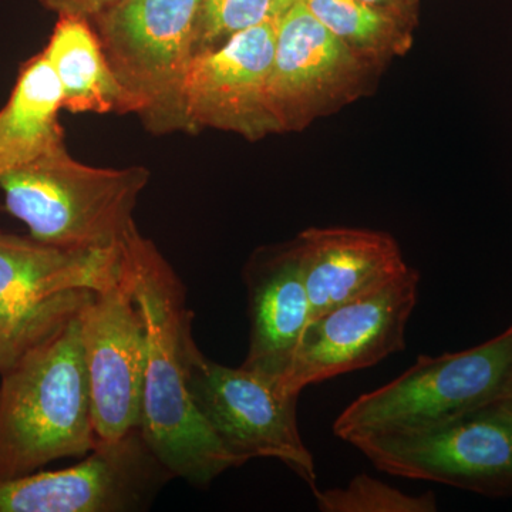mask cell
<instances>
[{
  "label": "cell",
  "mask_w": 512,
  "mask_h": 512,
  "mask_svg": "<svg viewBox=\"0 0 512 512\" xmlns=\"http://www.w3.org/2000/svg\"><path fill=\"white\" fill-rule=\"evenodd\" d=\"M131 266L147 332L141 436L174 478L207 487L242 461L221 443L188 390L185 350L192 339V312L185 306L183 282L141 234Z\"/></svg>",
  "instance_id": "obj_1"
},
{
  "label": "cell",
  "mask_w": 512,
  "mask_h": 512,
  "mask_svg": "<svg viewBox=\"0 0 512 512\" xmlns=\"http://www.w3.org/2000/svg\"><path fill=\"white\" fill-rule=\"evenodd\" d=\"M82 306L0 373V480L84 456L99 444L84 362Z\"/></svg>",
  "instance_id": "obj_2"
},
{
  "label": "cell",
  "mask_w": 512,
  "mask_h": 512,
  "mask_svg": "<svg viewBox=\"0 0 512 512\" xmlns=\"http://www.w3.org/2000/svg\"><path fill=\"white\" fill-rule=\"evenodd\" d=\"M146 167L99 168L70 156L64 143L0 175L9 214L45 244L79 251H121L140 234L134 211Z\"/></svg>",
  "instance_id": "obj_3"
},
{
  "label": "cell",
  "mask_w": 512,
  "mask_h": 512,
  "mask_svg": "<svg viewBox=\"0 0 512 512\" xmlns=\"http://www.w3.org/2000/svg\"><path fill=\"white\" fill-rule=\"evenodd\" d=\"M511 380L512 325L463 352L420 356L402 376L350 403L333 424V433L355 444L429 429L507 397Z\"/></svg>",
  "instance_id": "obj_4"
},
{
  "label": "cell",
  "mask_w": 512,
  "mask_h": 512,
  "mask_svg": "<svg viewBox=\"0 0 512 512\" xmlns=\"http://www.w3.org/2000/svg\"><path fill=\"white\" fill-rule=\"evenodd\" d=\"M204 0H119L90 19L136 114L156 134L188 131L184 84Z\"/></svg>",
  "instance_id": "obj_5"
},
{
  "label": "cell",
  "mask_w": 512,
  "mask_h": 512,
  "mask_svg": "<svg viewBox=\"0 0 512 512\" xmlns=\"http://www.w3.org/2000/svg\"><path fill=\"white\" fill-rule=\"evenodd\" d=\"M377 470L487 497L512 495V399L494 402L429 429L356 441Z\"/></svg>",
  "instance_id": "obj_6"
},
{
  "label": "cell",
  "mask_w": 512,
  "mask_h": 512,
  "mask_svg": "<svg viewBox=\"0 0 512 512\" xmlns=\"http://www.w3.org/2000/svg\"><path fill=\"white\" fill-rule=\"evenodd\" d=\"M192 399L221 443L242 461L275 458L318 491L315 458L298 424L299 396L245 367L222 366L202 355L194 338L185 350Z\"/></svg>",
  "instance_id": "obj_7"
},
{
  "label": "cell",
  "mask_w": 512,
  "mask_h": 512,
  "mask_svg": "<svg viewBox=\"0 0 512 512\" xmlns=\"http://www.w3.org/2000/svg\"><path fill=\"white\" fill-rule=\"evenodd\" d=\"M80 326L94 431L99 443L119 440L140 429L147 367L146 322L134 295L131 255L120 279L90 293Z\"/></svg>",
  "instance_id": "obj_8"
},
{
  "label": "cell",
  "mask_w": 512,
  "mask_h": 512,
  "mask_svg": "<svg viewBox=\"0 0 512 512\" xmlns=\"http://www.w3.org/2000/svg\"><path fill=\"white\" fill-rule=\"evenodd\" d=\"M173 478L137 429L66 470L0 480V512L143 511Z\"/></svg>",
  "instance_id": "obj_9"
},
{
  "label": "cell",
  "mask_w": 512,
  "mask_h": 512,
  "mask_svg": "<svg viewBox=\"0 0 512 512\" xmlns=\"http://www.w3.org/2000/svg\"><path fill=\"white\" fill-rule=\"evenodd\" d=\"M372 64L353 52L309 10L296 3L276 18L268 110L281 131L308 127L362 92Z\"/></svg>",
  "instance_id": "obj_10"
},
{
  "label": "cell",
  "mask_w": 512,
  "mask_h": 512,
  "mask_svg": "<svg viewBox=\"0 0 512 512\" xmlns=\"http://www.w3.org/2000/svg\"><path fill=\"white\" fill-rule=\"evenodd\" d=\"M419 284V272L410 268L389 285L311 319L282 390L301 396L305 387L375 366L406 349Z\"/></svg>",
  "instance_id": "obj_11"
},
{
  "label": "cell",
  "mask_w": 512,
  "mask_h": 512,
  "mask_svg": "<svg viewBox=\"0 0 512 512\" xmlns=\"http://www.w3.org/2000/svg\"><path fill=\"white\" fill-rule=\"evenodd\" d=\"M275 43L276 18H271L195 53L184 84L190 133L215 128L248 140L278 133L266 101Z\"/></svg>",
  "instance_id": "obj_12"
},
{
  "label": "cell",
  "mask_w": 512,
  "mask_h": 512,
  "mask_svg": "<svg viewBox=\"0 0 512 512\" xmlns=\"http://www.w3.org/2000/svg\"><path fill=\"white\" fill-rule=\"evenodd\" d=\"M245 284L249 346L242 367L281 386L312 319L296 241L255 255L245 271Z\"/></svg>",
  "instance_id": "obj_13"
},
{
  "label": "cell",
  "mask_w": 512,
  "mask_h": 512,
  "mask_svg": "<svg viewBox=\"0 0 512 512\" xmlns=\"http://www.w3.org/2000/svg\"><path fill=\"white\" fill-rule=\"evenodd\" d=\"M295 241L312 319L389 285L410 269L396 239L386 232L311 228Z\"/></svg>",
  "instance_id": "obj_14"
},
{
  "label": "cell",
  "mask_w": 512,
  "mask_h": 512,
  "mask_svg": "<svg viewBox=\"0 0 512 512\" xmlns=\"http://www.w3.org/2000/svg\"><path fill=\"white\" fill-rule=\"evenodd\" d=\"M133 242L121 251H79L0 231V311L23 315L64 292L106 288L126 272Z\"/></svg>",
  "instance_id": "obj_15"
},
{
  "label": "cell",
  "mask_w": 512,
  "mask_h": 512,
  "mask_svg": "<svg viewBox=\"0 0 512 512\" xmlns=\"http://www.w3.org/2000/svg\"><path fill=\"white\" fill-rule=\"evenodd\" d=\"M43 53L62 87L63 109L70 113H136L89 19L59 16Z\"/></svg>",
  "instance_id": "obj_16"
},
{
  "label": "cell",
  "mask_w": 512,
  "mask_h": 512,
  "mask_svg": "<svg viewBox=\"0 0 512 512\" xmlns=\"http://www.w3.org/2000/svg\"><path fill=\"white\" fill-rule=\"evenodd\" d=\"M62 100L55 70L40 52L22 67L8 103L0 110V175L64 143L59 123Z\"/></svg>",
  "instance_id": "obj_17"
},
{
  "label": "cell",
  "mask_w": 512,
  "mask_h": 512,
  "mask_svg": "<svg viewBox=\"0 0 512 512\" xmlns=\"http://www.w3.org/2000/svg\"><path fill=\"white\" fill-rule=\"evenodd\" d=\"M306 6L353 52L372 64L403 55L412 46L413 23L362 0H305Z\"/></svg>",
  "instance_id": "obj_18"
},
{
  "label": "cell",
  "mask_w": 512,
  "mask_h": 512,
  "mask_svg": "<svg viewBox=\"0 0 512 512\" xmlns=\"http://www.w3.org/2000/svg\"><path fill=\"white\" fill-rule=\"evenodd\" d=\"M322 512H436V495L407 494L366 473L357 474L345 487L315 491Z\"/></svg>",
  "instance_id": "obj_19"
},
{
  "label": "cell",
  "mask_w": 512,
  "mask_h": 512,
  "mask_svg": "<svg viewBox=\"0 0 512 512\" xmlns=\"http://www.w3.org/2000/svg\"><path fill=\"white\" fill-rule=\"evenodd\" d=\"M90 292V289L64 292L23 315L0 311V373L12 366L30 343L77 311L89 298Z\"/></svg>",
  "instance_id": "obj_20"
},
{
  "label": "cell",
  "mask_w": 512,
  "mask_h": 512,
  "mask_svg": "<svg viewBox=\"0 0 512 512\" xmlns=\"http://www.w3.org/2000/svg\"><path fill=\"white\" fill-rule=\"evenodd\" d=\"M274 0H204L195 35V52L214 49L272 18Z\"/></svg>",
  "instance_id": "obj_21"
},
{
  "label": "cell",
  "mask_w": 512,
  "mask_h": 512,
  "mask_svg": "<svg viewBox=\"0 0 512 512\" xmlns=\"http://www.w3.org/2000/svg\"><path fill=\"white\" fill-rule=\"evenodd\" d=\"M39 2L47 10L59 16H79V18L90 20L119 0H39Z\"/></svg>",
  "instance_id": "obj_22"
},
{
  "label": "cell",
  "mask_w": 512,
  "mask_h": 512,
  "mask_svg": "<svg viewBox=\"0 0 512 512\" xmlns=\"http://www.w3.org/2000/svg\"><path fill=\"white\" fill-rule=\"evenodd\" d=\"M362 2L412 23L419 5V0H362Z\"/></svg>",
  "instance_id": "obj_23"
},
{
  "label": "cell",
  "mask_w": 512,
  "mask_h": 512,
  "mask_svg": "<svg viewBox=\"0 0 512 512\" xmlns=\"http://www.w3.org/2000/svg\"><path fill=\"white\" fill-rule=\"evenodd\" d=\"M305 2V0H274V8H272V18H278L282 13L286 12L296 3Z\"/></svg>",
  "instance_id": "obj_24"
},
{
  "label": "cell",
  "mask_w": 512,
  "mask_h": 512,
  "mask_svg": "<svg viewBox=\"0 0 512 512\" xmlns=\"http://www.w3.org/2000/svg\"><path fill=\"white\" fill-rule=\"evenodd\" d=\"M507 397H511V399H512V380H511V384H510V389H508Z\"/></svg>",
  "instance_id": "obj_25"
}]
</instances>
